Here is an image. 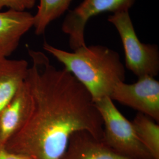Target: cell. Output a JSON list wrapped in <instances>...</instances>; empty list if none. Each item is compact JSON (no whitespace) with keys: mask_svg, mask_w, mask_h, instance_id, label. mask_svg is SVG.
I'll return each instance as SVG.
<instances>
[{"mask_svg":"<svg viewBox=\"0 0 159 159\" xmlns=\"http://www.w3.org/2000/svg\"><path fill=\"white\" fill-rule=\"evenodd\" d=\"M72 0H40L38 9L34 15L35 33L44 34L47 27L61 17L68 10Z\"/></svg>","mask_w":159,"mask_h":159,"instance_id":"8fae6325","label":"cell"},{"mask_svg":"<svg viewBox=\"0 0 159 159\" xmlns=\"http://www.w3.org/2000/svg\"><path fill=\"white\" fill-rule=\"evenodd\" d=\"M37 0H0V10L6 8L19 11H27L34 7Z\"/></svg>","mask_w":159,"mask_h":159,"instance_id":"4fadbf2b","label":"cell"},{"mask_svg":"<svg viewBox=\"0 0 159 159\" xmlns=\"http://www.w3.org/2000/svg\"><path fill=\"white\" fill-rule=\"evenodd\" d=\"M131 123L139 139L154 159H159L158 123L141 113H138Z\"/></svg>","mask_w":159,"mask_h":159,"instance_id":"7c38bea8","label":"cell"},{"mask_svg":"<svg viewBox=\"0 0 159 159\" xmlns=\"http://www.w3.org/2000/svg\"><path fill=\"white\" fill-rule=\"evenodd\" d=\"M43 48L63 64L94 102L110 97L114 86L125 80V67L119 53L106 46H85L69 52L45 41Z\"/></svg>","mask_w":159,"mask_h":159,"instance_id":"7a4b0ae2","label":"cell"},{"mask_svg":"<svg viewBox=\"0 0 159 159\" xmlns=\"http://www.w3.org/2000/svg\"><path fill=\"white\" fill-rule=\"evenodd\" d=\"M133 84L125 81L114 86L110 98L130 107L156 122L159 121V82L150 76H144Z\"/></svg>","mask_w":159,"mask_h":159,"instance_id":"8992f818","label":"cell"},{"mask_svg":"<svg viewBox=\"0 0 159 159\" xmlns=\"http://www.w3.org/2000/svg\"><path fill=\"white\" fill-rule=\"evenodd\" d=\"M61 159H126L115 153L87 131L75 132Z\"/></svg>","mask_w":159,"mask_h":159,"instance_id":"9c48e42d","label":"cell"},{"mask_svg":"<svg viewBox=\"0 0 159 159\" xmlns=\"http://www.w3.org/2000/svg\"><path fill=\"white\" fill-rule=\"evenodd\" d=\"M0 159H33L31 157L22 154L11 152L5 147L0 148Z\"/></svg>","mask_w":159,"mask_h":159,"instance_id":"5bb4252c","label":"cell"},{"mask_svg":"<svg viewBox=\"0 0 159 159\" xmlns=\"http://www.w3.org/2000/svg\"><path fill=\"white\" fill-rule=\"evenodd\" d=\"M29 53L32 64L26 80L31 108L6 149L33 159H61L75 132L87 131L102 140V118L89 92L65 68L53 66L44 53Z\"/></svg>","mask_w":159,"mask_h":159,"instance_id":"6da1fadb","label":"cell"},{"mask_svg":"<svg viewBox=\"0 0 159 159\" xmlns=\"http://www.w3.org/2000/svg\"><path fill=\"white\" fill-rule=\"evenodd\" d=\"M34 25V15L28 11L0 12V57L8 58L16 51L23 35Z\"/></svg>","mask_w":159,"mask_h":159,"instance_id":"ba28073f","label":"cell"},{"mask_svg":"<svg viewBox=\"0 0 159 159\" xmlns=\"http://www.w3.org/2000/svg\"><path fill=\"white\" fill-rule=\"evenodd\" d=\"M29 67L25 60L0 57V112L24 83Z\"/></svg>","mask_w":159,"mask_h":159,"instance_id":"30bf717a","label":"cell"},{"mask_svg":"<svg viewBox=\"0 0 159 159\" xmlns=\"http://www.w3.org/2000/svg\"><path fill=\"white\" fill-rule=\"evenodd\" d=\"M136 0H83L79 6L68 12L63 21L61 30L68 35L69 45L74 51L86 46L85 29L92 17L104 12L112 14L129 11Z\"/></svg>","mask_w":159,"mask_h":159,"instance_id":"5b68a950","label":"cell"},{"mask_svg":"<svg viewBox=\"0 0 159 159\" xmlns=\"http://www.w3.org/2000/svg\"><path fill=\"white\" fill-rule=\"evenodd\" d=\"M109 97L94 102L102 118V141L115 153L126 159H154L139 139L132 123Z\"/></svg>","mask_w":159,"mask_h":159,"instance_id":"3957f363","label":"cell"},{"mask_svg":"<svg viewBox=\"0 0 159 159\" xmlns=\"http://www.w3.org/2000/svg\"><path fill=\"white\" fill-rule=\"evenodd\" d=\"M108 21L119 34L125 55L126 67L138 78L154 77L159 73V48L156 44L141 42L137 35L129 11L116 12Z\"/></svg>","mask_w":159,"mask_h":159,"instance_id":"277c9868","label":"cell"},{"mask_svg":"<svg viewBox=\"0 0 159 159\" xmlns=\"http://www.w3.org/2000/svg\"><path fill=\"white\" fill-rule=\"evenodd\" d=\"M27 78V77H26ZM31 94L25 80L11 100L0 112V148L23 127L31 108Z\"/></svg>","mask_w":159,"mask_h":159,"instance_id":"52a82bcc","label":"cell"}]
</instances>
